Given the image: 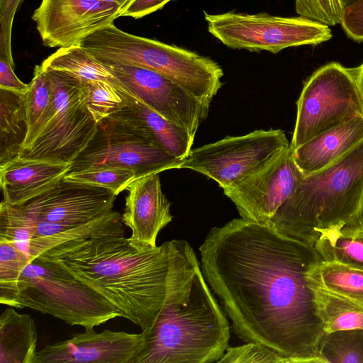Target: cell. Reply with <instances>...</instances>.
Here are the masks:
<instances>
[{"label":"cell","mask_w":363,"mask_h":363,"mask_svg":"<svg viewBox=\"0 0 363 363\" xmlns=\"http://www.w3.org/2000/svg\"><path fill=\"white\" fill-rule=\"evenodd\" d=\"M0 303L30 308L85 329L121 317L94 289L60 266L38 257L27 264L13 285L0 289Z\"/></svg>","instance_id":"8992f818"},{"label":"cell","mask_w":363,"mask_h":363,"mask_svg":"<svg viewBox=\"0 0 363 363\" xmlns=\"http://www.w3.org/2000/svg\"><path fill=\"white\" fill-rule=\"evenodd\" d=\"M320 363H363V329L325 332L319 344Z\"/></svg>","instance_id":"f1b7e54d"},{"label":"cell","mask_w":363,"mask_h":363,"mask_svg":"<svg viewBox=\"0 0 363 363\" xmlns=\"http://www.w3.org/2000/svg\"><path fill=\"white\" fill-rule=\"evenodd\" d=\"M72 163L16 157L0 165L3 201L22 205L54 188L70 171Z\"/></svg>","instance_id":"ac0fdd59"},{"label":"cell","mask_w":363,"mask_h":363,"mask_svg":"<svg viewBox=\"0 0 363 363\" xmlns=\"http://www.w3.org/2000/svg\"><path fill=\"white\" fill-rule=\"evenodd\" d=\"M172 0H128L121 8L120 16L140 18L162 9Z\"/></svg>","instance_id":"8d00e7d4"},{"label":"cell","mask_w":363,"mask_h":363,"mask_svg":"<svg viewBox=\"0 0 363 363\" xmlns=\"http://www.w3.org/2000/svg\"><path fill=\"white\" fill-rule=\"evenodd\" d=\"M352 71L363 99V64L359 67L352 68Z\"/></svg>","instance_id":"f35d334b"},{"label":"cell","mask_w":363,"mask_h":363,"mask_svg":"<svg viewBox=\"0 0 363 363\" xmlns=\"http://www.w3.org/2000/svg\"><path fill=\"white\" fill-rule=\"evenodd\" d=\"M14 67L7 60L0 58V89L26 94L29 84L21 82L13 71Z\"/></svg>","instance_id":"74e56055"},{"label":"cell","mask_w":363,"mask_h":363,"mask_svg":"<svg viewBox=\"0 0 363 363\" xmlns=\"http://www.w3.org/2000/svg\"><path fill=\"white\" fill-rule=\"evenodd\" d=\"M363 140V117H356L320 133L293 150L304 174L319 171L344 156Z\"/></svg>","instance_id":"d6986e66"},{"label":"cell","mask_w":363,"mask_h":363,"mask_svg":"<svg viewBox=\"0 0 363 363\" xmlns=\"http://www.w3.org/2000/svg\"><path fill=\"white\" fill-rule=\"evenodd\" d=\"M37 257L60 266L94 289L142 330L164 306L188 301L200 268L184 240L152 246L125 236L75 239Z\"/></svg>","instance_id":"7a4b0ae2"},{"label":"cell","mask_w":363,"mask_h":363,"mask_svg":"<svg viewBox=\"0 0 363 363\" xmlns=\"http://www.w3.org/2000/svg\"><path fill=\"white\" fill-rule=\"evenodd\" d=\"M363 219V140L330 165L305 174L268 225L313 246L319 236Z\"/></svg>","instance_id":"3957f363"},{"label":"cell","mask_w":363,"mask_h":363,"mask_svg":"<svg viewBox=\"0 0 363 363\" xmlns=\"http://www.w3.org/2000/svg\"><path fill=\"white\" fill-rule=\"evenodd\" d=\"M201 269L233 332L286 363H320L325 333L308 274L313 246L245 218L213 228L199 247Z\"/></svg>","instance_id":"6da1fadb"},{"label":"cell","mask_w":363,"mask_h":363,"mask_svg":"<svg viewBox=\"0 0 363 363\" xmlns=\"http://www.w3.org/2000/svg\"><path fill=\"white\" fill-rule=\"evenodd\" d=\"M26 106L28 131L22 150L30 145L50 121L55 109L54 86L41 65L35 67L26 93Z\"/></svg>","instance_id":"484cf974"},{"label":"cell","mask_w":363,"mask_h":363,"mask_svg":"<svg viewBox=\"0 0 363 363\" xmlns=\"http://www.w3.org/2000/svg\"><path fill=\"white\" fill-rule=\"evenodd\" d=\"M125 236L122 215L113 210L94 220L77 225L35 220L30 241V262L48 250L75 239Z\"/></svg>","instance_id":"ffe728a7"},{"label":"cell","mask_w":363,"mask_h":363,"mask_svg":"<svg viewBox=\"0 0 363 363\" xmlns=\"http://www.w3.org/2000/svg\"><path fill=\"white\" fill-rule=\"evenodd\" d=\"M289 145L280 129L256 130L191 150L179 169L199 172L224 189L259 170Z\"/></svg>","instance_id":"8fae6325"},{"label":"cell","mask_w":363,"mask_h":363,"mask_svg":"<svg viewBox=\"0 0 363 363\" xmlns=\"http://www.w3.org/2000/svg\"><path fill=\"white\" fill-rule=\"evenodd\" d=\"M120 82L140 101L195 137L210 104L155 71L130 65H108Z\"/></svg>","instance_id":"4fadbf2b"},{"label":"cell","mask_w":363,"mask_h":363,"mask_svg":"<svg viewBox=\"0 0 363 363\" xmlns=\"http://www.w3.org/2000/svg\"><path fill=\"white\" fill-rule=\"evenodd\" d=\"M340 24L348 38L363 42V0H354L343 10Z\"/></svg>","instance_id":"d590c367"},{"label":"cell","mask_w":363,"mask_h":363,"mask_svg":"<svg viewBox=\"0 0 363 363\" xmlns=\"http://www.w3.org/2000/svg\"><path fill=\"white\" fill-rule=\"evenodd\" d=\"M182 160L159 146L124 108L98 123L96 133L72 162L69 172L118 167L132 169L137 179L179 169Z\"/></svg>","instance_id":"52a82bcc"},{"label":"cell","mask_w":363,"mask_h":363,"mask_svg":"<svg viewBox=\"0 0 363 363\" xmlns=\"http://www.w3.org/2000/svg\"><path fill=\"white\" fill-rule=\"evenodd\" d=\"M64 179L103 187L117 196L126 189L136 177L130 169L100 166L69 172Z\"/></svg>","instance_id":"1f68e13d"},{"label":"cell","mask_w":363,"mask_h":363,"mask_svg":"<svg viewBox=\"0 0 363 363\" xmlns=\"http://www.w3.org/2000/svg\"><path fill=\"white\" fill-rule=\"evenodd\" d=\"M317 312L325 332L363 329V306L313 285Z\"/></svg>","instance_id":"83f0119b"},{"label":"cell","mask_w":363,"mask_h":363,"mask_svg":"<svg viewBox=\"0 0 363 363\" xmlns=\"http://www.w3.org/2000/svg\"><path fill=\"white\" fill-rule=\"evenodd\" d=\"M125 108L159 146L181 160L187 157L194 140L187 131L150 109L135 96Z\"/></svg>","instance_id":"603a6c76"},{"label":"cell","mask_w":363,"mask_h":363,"mask_svg":"<svg viewBox=\"0 0 363 363\" xmlns=\"http://www.w3.org/2000/svg\"><path fill=\"white\" fill-rule=\"evenodd\" d=\"M101 1L115 4L118 5L121 8H122L128 0H101Z\"/></svg>","instance_id":"60d3db41"},{"label":"cell","mask_w":363,"mask_h":363,"mask_svg":"<svg viewBox=\"0 0 363 363\" xmlns=\"http://www.w3.org/2000/svg\"><path fill=\"white\" fill-rule=\"evenodd\" d=\"M126 190L122 221L132 231L130 238L156 246L160 231L172 220L159 173L135 179Z\"/></svg>","instance_id":"e0dca14e"},{"label":"cell","mask_w":363,"mask_h":363,"mask_svg":"<svg viewBox=\"0 0 363 363\" xmlns=\"http://www.w3.org/2000/svg\"><path fill=\"white\" fill-rule=\"evenodd\" d=\"M308 279L311 284L363 306V271L322 260L309 272Z\"/></svg>","instance_id":"4316f807"},{"label":"cell","mask_w":363,"mask_h":363,"mask_svg":"<svg viewBox=\"0 0 363 363\" xmlns=\"http://www.w3.org/2000/svg\"><path fill=\"white\" fill-rule=\"evenodd\" d=\"M41 66L67 72L82 82L104 81L131 94L116 77L108 65L99 61L79 45L59 48L45 59Z\"/></svg>","instance_id":"d4e9b609"},{"label":"cell","mask_w":363,"mask_h":363,"mask_svg":"<svg viewBox=\"0 0 363 363\" xmlns=\"http://www.w3.org/2000/svg\"><path fill=\"white\" fill-rule=\"evenodd\" d=\"M290 147L295 150L316 135L356 117H363V99L352 68L337 62L316 70L304 83Z\"/></svg>","instance_id":"9c48e42d"},{"label":"cell","mask_w":363,"mask_h":363,"mask_svg":"<svg viewBox=\"0 0 363 363\" xmlns=\"http://www.w3.org/2000/svg\"><path fill=\"white\" fill-rule=\"evenodd\" d=\"M313 247L323 261L363 271V219L321 234Z\"/></svg>","instance_id":"cb8c5ba5"},{"label":"cell","mask_w":363,"mask_h":363,"mask_svg":"<svg viewBox=\"0 0 363 363\" xmlns=\"http://www.w3.org/2000/svg\"><path fill=\"white\" fill-rule=\"evenodd\" d=\"M34 227L35 220L19 206L2 200L0 204V241L16 247L29 258L30 262V245L34 236Z\"/></svg>","instance_id":"4dcf8cb0"},{"label":"cell","mask_w":363,"mask_h":363,"mask_svg":"<svg viewBox=\"0 0 363 363\" xmlns=\"http://www.w3.org/2000/svg\"><path fill=\"white\" fill-rule=\"evenodd\" d=\"M225 352L218 363H286L279 354L256 342L228 347Z\"/></svg>","instance_id":"d6a6232c"},{"label":"cell","mask_w":363,"mask_h":363,"mask_svg":"<svg viewBox=\"0 0 363 363\" xmlns=\"http://www.w3.org/2000/svg\"><path fill=\"white\" fill-rule=\"evenodd\" d=\"M30 262L29 258L16 247L0 241V289L13 285Z\"/></svg>","instance_id":"e575fe53"},{"label":"cell","mask_w":363,"mask_h":363,"mask_svg":"<svg viewBox=\"0 0 363 363\" xmlns=\"http://www.w3.org/2000/svg\"><path fill=\"white\" fill-rule=\"evenodd\" d=\"M121 9L101 0H42L32 18L45 46L65 48L113 23Z\"/></svg>","instance_id":"5bb4252c"},{"label":"cell","mask_w":363,"mask_h":363,"mask_svg":"<svg viewBox=\"0 0 363 363\" xmlns=\"http://www.w3.org/2000/svg\"><path fill=\"white\" fill-rule=\"evenodd\" d=\"M26 93L0 89V165L18 157L28 125Z\"/></svg>","instance_id":"7402d4cb"},{"label":"cell","mask_w":363,"mask_h":363,"mask_svg":"<svg viewBox=\"0 0 363 363\" xmlns=\"http://www.w3.org/2000/svg\"><path fill=\"white\" fill-rule=\"evenodd\" d=\"M304 175L289 146L259 170L223 189L241 218L267 225Z\"/></svg>","instance_id":"7c38bea8"},{"label":"cell","mask_w":363,"mask_h":363,"mask_svg":"<svg viewBox=\"0 0 363 363\" xmlns=\"http://www.w3.org/2000/svg\"><path fill=\"white\" fill-rule=\"evenodd\" d=\"M204 18L208 32L231 49L276 54L290 47L316 45L333 37L328 25L302 16L204 11Z\"/></svg>","instance_id":"30bf717a"},{"label":"cell","mask_w":363,"mask_h":363,"mask_svg":"<svg viewBox=\"0 0 363 363\" xmlns=\"http://www.w3.org/2000/svg\"><path fill=\"white\" fill-rule=\"evenodd\" d=\"M143 334L86 328L37 352L35 363H134Z\"/></svg>","instance_id":"2e32d148"},{"label":"cell","mask_w":363,"mask_h":363,"mask_svg":"<svg viewBox=\"0 0 363 363\" xmlns=\"http://www.w3.org/2000/svg\"><path fill=\"white\" fill-rule=\"evenodd\" d=\"M342 11L350 6L354 0H337Z\"/></svg>","instance_id":"ab89813d"},{"label":"cell","mask_w":363,"mask_h":363,"mask_svg":"<svg viewBox=\"0 0 363 363\" xmlns=\"http://www.w3.org/2000/svg\"><path fill=\"white\" fill-rule=\"evenodd\" d=\"M38 333L34 319L6 308L0 316V363H35Z\"/></svg>","instance_id":"44dd1931"},{"label":"cell","mask_w":363,"mask_h":363,"mask_svg":"<svg viewBox=\"0 0 363 363\" xmlns=\"http://www.w3.org/2000/svg\"><path fill=\"white\" fill-rule=\"evenodd\" d=\"M143 340L134 363H212L228 347L230 325L201 267L186 302L166 306Z\"/></svg>","instance_id":"277c9868"},{"label":"cell","mask_w":363,"mask_h":363,"mask_svg":"<svg viewBox=\"0 0 363 363\" xmlns=\"http://www.w3.org/2000/svg\"><path fill=\"white\" fill-rule=\"evenodd\" d=\"M116 196L107 189L62 179L52 189L17 206L35 220L77 225L112 211Z\"/></svg>","instance_id":"9a60e30c"},{"label":"cell","mask_w":363,"mask_h":363,"mask_svg":"<svg viewBox=\"0 0 363 363\" xmlns=\"http://www.w3.org/2000/svg\"><path fill=\"white\" fill-rule=\"evenodd\" d=\"M82 46L106 65H130L158 72L210 104L223 84V71L213 60L175 45L125 33L113 23L89 34Z\"/></svg>","instance_id":"5b68a950"},{"label":"cell","mask_w":363,"mask_h":363,"mask_svg":"<svg viewBox=\"0 0 363 363\" xmlns=\"http://www.w3.org/2000/svg\"><path fill=\"white\" fill-rule=\"evenodd\" d=\"M82 83L87 108L97 123L128 106L135 96L104 81Z\"/></svg>","instance_id":"f546056e"},{"label":"cell","mask_w":363,"mask_h":363,"mask_svg":"<svg viewBox=\"0 0 363 363\" xmlns=\"http://www.w3.org/2000/svg\"><path fill=\"white\" fill-rule=\"evenodd\" d=\"M43 69L54 86L55 109L43 129L18 157L72 163L96 133L98 123L87 108L82 81L62 71Z\"/></svg>","instance_id":"ba28073f"},{"label":"cell","mask_w":363,"mask_h":363,"mask_svg":"<svg viewBox=\"0 0 363 363\" xmlns=\"http://www.w3.org/2000/svg\"><path fill=\"white\" fill-rule=\"evenodd\" d=\"M295 5L300 16L328 26L340 24L342 11L337 0H295Z\"/></svg>","instance_id":"836d02e7"}]
</instances>
